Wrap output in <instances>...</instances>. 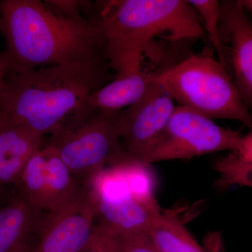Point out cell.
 <instances>
[{"mask_svg":"<svg viewBox=\"0 0 252 252\" xmlns=\"http://www.w3.org/2000/svg\"><path fill=\"white\" fill-rule=\"evenodd\" d=\"M110 235L116 252H162L147 234Z\"/></svg>","mask_w":252,"mask_h":252,"instance_id":"obj_18","label":"cell"},{"mask_svg":"<svg viewBox=\"0 0 252 252\" xmlns=\"http://www.w3.org/2000/svg\"><path fill=\"white\" fill-rule=\"evenodd\" d=\"M213 169L219 174L215 183L218 189L224 190L233 185L252 188V161L244 160L234 152L217 158Z\"/></svg>","mask_w":252,"mask_h":252,"instance_id":"obj_16","label":"cell"},{"mask_svg":"<svg viewBox=\"0 0 252 252\" xmlns=\"http://www.w3.org/2000/svg\"><path fill=\"white\" fill-rule=\"evenodd\" d=\"M152 72L141 69L125 74H118L114 80L94 91L86 106L95 111H121L135 104L143 95L151 81Z\"/></svg>","mask_w":252,"mask_h":252,"instance_id":"obj_14","label":"cell"},{"mask_svg":"<svg viewBox=\"0 0 252 252\" xmlns=\"http://www.w3.org/2000/svg\"><path fill=\"white\" fill-rule=\"evenodd\" d=\"M147 166L129 159L85 184L99 221L97 229L113 235L148 233L162 210L154 198Z\"/></svg>","mask_w":252,"mask_h":252,"instance_id":"obj_4","label":"cell"},{"mask_svg":"<svg viewBox=\"0 0 252 252\" xmlns=\"http://www.w3.org/2000/svg\"><path fill=\"white\" fill-rule=\"evenodd\" d=\"M152 79L180 106L211 119L237 121L252 129V113L219 60L190 55L166 69L152 72Z\"/></svg>","mask_w":252,"mask_h":252,"instance_id":"obj_5","label":"cell"},{"mask_svg":"<svg viewBox=\"0 0 252 252\" xmlns=\"http://www.w3.org/2000/svg\"><path fill=\"white\" fill-rule=\"evenodd\" d=\"M10 74V63L6 51H0V91Z\"/></svg>","mask_w":252,"mask_h":252,"instance_id":"obj_19","label":"cell"},{"mask_svg":"<svg viewBox=\"0 0 252 252\" xmlns=\"http://www.w3.org/2000/svg\"><path fill=\"white\" fill-rule=\"evenodd\" d=\"M121 111H95L52 135L49 145L83 185L107 167L132 159L123 147Z\"/></svg>","mask_w":252,"mask_h":252,"instance_id":"obj_6","label":"cell"},{"mask_svg":"<svg viewBox=\"0 0 252 252\" xmlns=\"http://www.w3.org/2000/svg\"><path fill=\"white\" fill-rule=\"evenodd\" d=\"M0 4L10 74L97 59L102 43L95 24L56 14L38 0H4Z\"/></svg>","mask_w":252,"mask_h":252,"instance_id":"obj_2","label":"cell"},{"mask_svg":"<svg viewBox=\"0 0 252 252\" xmlns=\"http://www.w3.org/2000/svg\"><path fill=\"white\" fill-rule=\"evenodd\" d=\"M15 185L18 195L43 213L67 206L85 190L49 144L32 156Z\"/></svg>","mask_w":252,"mask_h":252,"instance_id":"obj_8","label":"cell"},{"mask_svg":"<svg viewBox=\"0 0 252 252\" xmlns=\"http://www.w3.org/2000/svg\"><path fill=\"white\" fill-rule=\"evenodd\" d=\"M5 125V122L4 117H2V115H1V113H0V130H1V128H2L3 127H4Z\"/></svg>","mask_w":252,"mask_h":252,"instance_id":"obj_21","label":"cell"},{"mask_svg":"<svg viewBox=\"0 0 252 252\" xmlns=\"http://www.w3.org/2000/svg\"><path fill=\"white\" fill-rule=\"evenodd\" d=\"M44 214L19 195L0 207V252H18L29 235L39 231Z\"/></svg>","mask_w":252,"mask_h":252,"instance_id":"obj_13","label":"cell"},{"mask_svg":"<svg viewBox=\"0 0 252 252\" xmlns=\"http://www.w3.org/2000/svg\"><path fill=\"white\" fill-rule=\"evenodd\" d=\"M220 32L227 67L252 113V22L237 1H220Z\"/></svg>","mask_w":252,"mask_h":252,"instance_id":"obj_11","label":"cell"},{"mask_svg":"<svg viewBox=\"0 0 252 252\" xmlns=\"http://www.w3.org/2000/svg\"><path fill=\"white\" fill-rule=\"evenodd\" d=\"M44 136L20 126L0 130V187L16 183L29 159L42 147Z\"/></svg>","mask_w":252,"mask_h":252,"instance_id":"obj_12","label":"cell"},{"mask_svg":"<svg viewBox=\"0 0 252 252\" xmlns=\"http://www.w3.org/2000/svg\"><path fill=\"white\" fill-rule=\"evenodd\" d=\"M95 210L85 186L81 196L67 206L44 213L40 242L31 252H83L95 235Z\"/></svg>","mask_w":252,"mask_h":252,"instance_id":"obj_10","label":"cell"},{"mask_svg":"<svg viewBox=\"0 0 252 252\" xmlns=\"http://www.w3.org/2000/svg\"><path fill=\"white\" fill-rule=\"evenodd\" d=\"M18 252H31L28 250V247H26V248H23L22 250H20Z\"/></svg>","mask_w":252,"mask_h":252,"instance_id":"obj_22","label":"cell"},{"mask_svg":"<svg viewBox=\"0 0 252 252\" xmlns=\"http://www.w3.org/2000/svg\"><path fill=\"white\" fill-rule=\"evenodd\" d=\"M174 99L152 79L142 97L122 113L123 147L140 162L160 136L175 111Z\"/></svg>","mask_w":252,"mask_h":252,"instance_id":"obj_9","label":"cell"},{"mask_svg":"<svg viewBox=\"0 0 252 252\" xmlns=\"http://www.w3.org/2000/svg\"><path fill=\"white\" fill-rule=\"evenodd\" d=\"M189 2L203 20L209 39L218 54L219 61L228 69L225 59L224 47L220 36V3L217 0H189Z\"/></svg>","mask_w":252,"mask_h":252,"instance_id":"obj_17","label":"cell"},{"mask_svg":"<svg viewBox=\"0 0 252 252\" xmlns=\"http://www.w3.org/2000/svg\"><path fill=\"white\" fill-rule=\"evenodd\" d=\"M106 77L97 59L10 74L0 91V113L6 125L56 135L94 112L86 102Z\"/></svg>","mask_w":252,"mask_h":252,"instance_id":"obj_1","label":"cell"},{"mask_svg":"<svg viewBox=\"0 0 252 252\" xmlns=\"http://www.w3.org/2000/svg\"><path fill=\"white\" fill-rule=\"evenodd\" d=\"M95 26L109 67L117 75L142 69L155 38L177 42L205 34L198 13L185 0L107 1Z\"/></svg>","mask_w":252,"mask_h":252,"instance_id":"obj_3","label":"cell"},{"mask_svg":"<svg viewBox=\"0 0 252 252\" xmlns=\"http://www.w3.org/2000/svg\"><path fill=\"white\" fill-rule=\"evenodd\" d=\"M147 235L162 252H206L172 211L160 212Z\"/></svg>","mask_w":252,"mask_h":252,"instance_id":"obj_15","label":"cell"},{"mask_svg":"<svg viewBox=\"0 0 252 252\" xmlns=\"http://www.w3.org/2000/svg\"><path fill=\"white\" fill-rule=\"evenodd\" d=\"M243 135L217 125L210 118L176 106L161 134L140 163L190 158L221 151L235 152Z\"/></svg>","mask_w":252,"mask_h":252,"instance_id":"obj_7","label":"cell"},{"mask_svg":"<svg viewBox=\"0 0 252 252\" xmlns=\"http://www.w3.org/2000/svg\"><path fill=\"white\" fill-rule=\"evenodd\" d=\"M246 14L251 15L252 16V0H237Z\"/></svg>","mask_w":252,"mask_h":252,"instance_id":"obj_20","label":"cell"}]
</instances>
